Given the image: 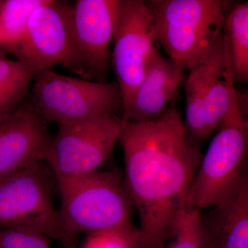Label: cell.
<instances>
[{
    "label": "cell",
    "mask_w": 248,
    "mask_h": 248,
    "mask_svg": "<svg viewBox=\"0 0 248 248\" xmlns=\"http://www.w3.org/2000/svg\"><path fill=\"white\" fill-rule=\"evenodd\" d=\"M175 102L153 120L138 123L120 120L124 185L140 216L144 248H165L169 242L203 156Z\"/></svg>",
    "instance_id": "cell-1"
},
{
    "label": "cell",
    "mask_w": 248,
    "mask_h": 248,
    "mask_svg": "<svg viewBox=\"0 0 248 248\" xmlns=\"http://www.w3.org/2000/svg\"><path fill=\"white\" fill-rule=\"evenodd\" d=\"M60 195V221L73 248L80 234L139 231L131 221L135 208L118 171L98 170Z\"/></svg>",
    "instance_id": "cell-2"
},
{
    "label": "cell",
    "mask_w": 248,
    "mask_h": 248,
    "mask_svg": "<svg viewBox=\"0 0 248 248\" xmlns=\"http://www.w3.org/2000/svg\"><path fill=\"white\" fill-rule=\"evenodd\" d=\"M155 38L169 58L190 69L223 33L226 0H149Z\"/></svg>",
    "instance_id": "cell-3"
},
{
    "label": "cell",
    "mask_w": 248,
    "mask_h": 248,
    "mask_svg": "<svg viewBox=\"0 0 248 248\" xmlns=\"http://www.w3.org/2000/svg\"><path fill=\"white\" fill-rule=\"evenodd\" d=\"M185 83L187 133L203 141L218 128L233 111L241 107V93L235 89L224 36L222 33L190 68Z\"/></svg>",
    "instance_id": "cell-4"
},
{
    "label": "cell",
    "mask_w": 248,
    "mask_h": 248,
    "mask_svg": "<svg viewBox=\"0 0 248 248\" xmlns=\"http://www.w3.org/2000/svg\"><path fill=\"white\" fill-rule=\"evenodd\" d=\"M246 116L238 108L217 129L186 194V208H213L231 195L248 172Z\"/></svg>",
    "instance_id": "cell-5"
},
{
    "label": "cell",
    "mask_w": 248,
    "mask_h": 248,
    "mask_svg": "<svg viewBox=\"0 0 248 248\" xmlns=\"http://www.w3.org/2000/svg\"><path fill=\"white\" fill-rule=\"evenodd\" d=\"M58 125L44 161L61 194L99 170L110 157L118 141L121 122L114 115H103Z\"/></svg>",
    "instance_id": "cell-6"
},
{
    "label": "cell",
    "mask_w": 248,
    "mask_h": 248,
    "mask_svg": "<svg viewBox=\"0 0 248 248\" xmlns=\"http://www.w3.org/2000/svg\"><path fill=\"white\" fill-rule=\"evenodd\" d=\"M54 177L39 161L0 180V229L38 232L72 248L53 200Z\"/></svg>",
    "instance_id": "cell-7"
},
{
    "label": "cell",
    "mask_w": 248,
    "mask_h": 248,
    "mask_svg": "<svg viewBox=\"0 0 248 248\" xmlns=\"http://www.w3.org/2000/svg\"><path fill=\"white\" fill-rule=\"evenodd\" d=\"M32 90L34 108L47 122L75 123L122 108L117 81L99 83L71 78L46 69L36 74Z\"/></svg>",
    "instance_id": "cell-8"
},
{
    "label": "cell",
    "mask_w": 248,
    "mask_h": 248,
    "mask_svg": "<svg viewBox=\"0 0 248 248\" xmlns=\"http://www.w3.org/2000/svg\"><path fill=\"white\" fill-rule=\"evenodd\" d=\"M112 66L126 115L151 58L158 51L153 15L142 0H120L114 29Z\"/></svg>",
    "instance_id": "cell-9"
},
{
    "label": "cell",
    "mask_w": 248,
    "mask_h": 248,
    "mask_svg": "<svg viewBox=\"0 0 248 248\" xmlns=\"http://www.w3.org/2000/svg\"><path fill=\"white\" fill-rule=\"evenodd\" d=\"M71 11L66 1L45 0L31 13L12 55L34 76L55 64L80 76L70 32Z\"/></svg>",
    "instance_id": "cell-10"
},
{
    "label": "cell",
    "mask_w": 248,
    "mask_h": 248,
    "mask_svg": "<svg viewBox=\"0 0 248 248\" xmlns=\"http://www.w3.org/2000/svg\"><path fill=\"white\" fill-rule=\"evenodd\" d=\"M120 0H77L70 32L75 56L85 79L107 83L110 46Z\"/></svg>",
    "instance_id": "cell-11"
},
{
    "label": "cell",
    "mask_w": 248,
    "mask_h": 248,
    "mask_svg": "<svg viewBox=\"0 0 248 248\" xmlns=\"http://www.w3.org/2000/svg\"><path fill=\"white\" fill-rule=\"evenodd\" d=\"M47 124L31 103L0 123V180L44 161L51 139Z\"/></svg>",
    "instance_id": "cell-12"
},
{
    "label": "cell",
    "mask_w": 248,
    "mask_h": 248,
    "mask_svg": "<svg viewBox=\"0 0 248 248\" xmlns=\"http://www.w3.org/2000/svg\"><path fill=\"white\" fill-rule=\"evenodd\" d=\"M184 70L158 50L148 63L126 115L121 120L138 123L164 115L176 101Z\"/></svg>",
    "instance_id": "cell-13"
},
{
    "label": "cell",
    "mask_w": 248,
    "mask_h": 248,
    "mask_svg": "<svg viewBox=\"0 0 248 248\" xmlns=\"http://www.w3.org/2000/svg\"><path fill=\"white\" fill-rule=\"evenodd\" d=\"M201 213L208 248H248V174L219 203Z\"/></svg>",
    "instance_id": "cell-14"
},
{
    "label": "cell",
    "mask_w": 248,
    "mask_h": 248,
    "mask_svg": "<svg viewBox=\"0 0 248 248\" xmlns=\"http://www.w3.org/2000/svg\"><path fill=\"white\" fill-rule=\"evenodd\" d=\"M234 84L248 83V2L229 1L223 31Z\"/></svg>",
    "instance_id": "cell-15"
},
{
    "label": "cell",
    "mask_w": 248,
    "mask_h": 248,
    "mask_svg": "<svg viewBox=\"0 0 248 248\" xmlns=\"http://www.w3.org/2000/svg\"><path fill=\"white\" fill-rule=\"evenodd\" d=\"M34 76L17 60H12L0 50V123L22 105Z\"/></svg>",
    "instance_id": "cell-16"
},
{
    "label": "cell",
    "mask_w": 248,
    "mask_h": 248,
    "mask_svg": "<svg viewBox=\"0 0 248 248\" xmlns=\"http://www.w3.org/2000/svg\"><path fill=\"white\" fill-rule=\"evenodd\" d=\"M45 0H4L0 6V50L12 54L34 9Z\"/></svg>",
    "instance_id": "cell-17"
},
{
    "label": "cell",
    "mask_w": 248,
    "mask_h": 248,
    "mask_svg": "<svg viewBox=\"0 0 248 248\" xmlns=\"http://www.w3.org/2000/svg\"><path fill=\"white\" fill-rule=\"evenodd\" d=\"M201 213L198 209L185 207L165 248H208Z\"/></svg>",
    "instance_id": "cell-18"
},
{
    "label": "cell",
    "mask_w": 248,
    "mask_h": 248,
    "mask_svg": "<svg viewBox=\"0 0 248 248\" xmlns=\"http://www.w3.org/2000/svg\"><path fill=\"white\" fill-rule=\"evenodd\" d=\"M81 248H144L140 231L108 232L86 235Z\"/></svg>",
    "instance_id": "cell-19"
},
{
    "label": "cell",
    "mask_w": 248,
    "mask_h": 248,
    "mask_svg": "<svg viewBox=\"0 0 248 248\" xmlns=\"http://www.w3.org/2000/svg\"><path fill=\"white\" fill-rule=\"evenodd\" d=\"M0 248H51L50 239L26 229H0Z\"/></svg>",
    "instance_id": "cell-20"
},
{
    "label": "cell",
    "mask_w": 248,
    "mask_h": 248,
    "mask_svg": "<svg viewBox=\"0 0 248 248\" xmlns=\"http://www.w3.org/2000/svg\"><path fill=\"white\" fill-rule=\"evenodd\" d=\"M1 3H2V1H1V0H0V6H1Z\"/></svg>",
    "instance_id": "cell-21"
}]
</instances>
